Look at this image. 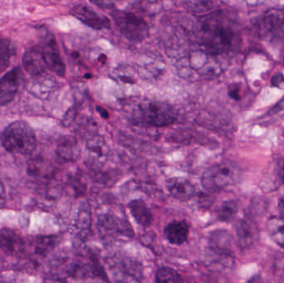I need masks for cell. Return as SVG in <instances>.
Segmentation results:
<instances>
[{
  "label": "cell",
  "mask_w": 284,
  "mask_h": 283,
  "mask_svg": "<svg viewBox=\"0 0 284 283\" xmlns=\"http://www.w3.org/2000/svg\"><path fill=\"white\" fill-rule=\"evenodd\" d=\"M200 23V40L205 53L213 56L225 54L238 44V32L222 13H211Z\"/></svg>",
  "instance_id": "1"
},
{
  "label": "cell",
  "mask_w": 284,
  "mask_h": 283,
  "mask_svg": "<svg viewBox=\"0 0 284 283\" xmlns=\"http://www.w3.org/2000/svg\"><path fill=\"white\" fill-rule=\"evenodd\" d=\"M177 109L162 101H144L137 105L132 114V122L141 127H165L176 122Z\"/></svg>",
  "instance_id": "2"
},
{
  "label": "cell",
  "mask_w": 284,
  "mask_h": 283,
  "mask_svg": "<svg viewBox=\"0 0 284 283\" xmlns=\"http://www.w3.org/2000/svg\"><path fill=\"white\" fill-rule=\"evenodd\" d=\"M0 141L7 151L13 154L29 155L37 145L35 132L29 123L17 121L8 125Z\"/></svg>",
  "instance_id": "3"
},
{
  "label": "cell",
  "mask_w": 284,
  "mask_h": 283,
  "mask_svg": "<svg viewBox=\"0 0 284 283\" xmlns=\"http://www.w3.org/2000/svg\"><path fill=\"white\" fill-rule=\"evenodd\" d=\"M238 169L230 163L222 162L209 167L201 177V184L205 190L214 193L222 190L235 182Z\"/></svg>",
  "instance_id": "4"
},
{
  "label": "cell",
  "mask_w": 284,
  "mask_h": 283,
  "mask_svg": "<svg viewBox=\"0 0 284 283\" xmlns=\"http://www.w3.org/2000/svg\"><path fill=\"white\" fill-rule=\"evenodd\" d=\"M111 16L121 34L129 41L141 42L149 36V26L139 16L120 10L111 12Z\"/></svg>",
  "instance_id": "5"
},
{
  "label": "cell",
  "mask_w": 284,
  "mask_h": 283,
  "mask_svg": "<svg viewBox=\"0 0 284 283\" xmlns=\"http://www.w3.org/2000/svg\"><path fill=\"white\" fill-rule=\"evenodd\" d=\"M258 37L267 42L284 39V8L271 9L265 12L255 23Z\"/></svg>",
  "instance_id": "6"
},
{
  "label": "cell",
  "mask_w": 284,
  "mask_h": 283,
  "mask_svg": "<svg viewBox=\"0 0 284 283\" xmlns=\"http://www.w3.org/2000/svg\"><path fill=\"white\" fill-rule=\"evenodd\" d=\"M42 49L47 68L59 77H63L66 73V66L60 56L59 49L56 39L51 33L45 37Z\"/></svg>",
  "instance_id": "7"
},
{
  "label": "cell",
  "mask_w": 284,
  "mask_h": 283,
  "mask_svg": "<svg viewBox=\"0 0 284 283\" xmlns=\"http://www.w3.org/2000/svg\"><path fill=\"white\" fill-rule=\"evenodd\" d=\"M71 14L83 23L84 25L96 30L110 29L111 21L106 16L100 15L86 5H76L71 9Z\"/></svg>",
  "instance_id": "8"
},
{
  "label": "cell",
  "mask_w": 284,
  "mask_h": 283,
  "mask_svg": "<svg viewBox=\"0 0 284 283\" xmlns=\"http://www.w3.org/2000/svg\"><path fill=\"white\" fill-rule=\"evenodd\" d=\"M26 243L19 233L11 228L0 229V249L5 254L18 257L25 252Z\"/></svg>",
  "instance_id": "9"
},
{
  "label": "cell",
  "mask_w": 284,
  "mask_h": 283,
  "mask_svg": "<svg viewBox=\"0 0 284 283\" xmlns=\"http://www.w3.org/2000/svg\"><path fill=\"white\" fill-rule=\"evenodd\" d=\"M21 70L14 68L0 78V106L13 101L19 88Z\"/></svg>",
  "instance_id": "10"
},
{
  "label": "cell",
  "mask_w": 284,
  "mask_h": 283,
  "mask_svg": "<svg viewBox=\"0 0 284 283\" xmlns=\"http://www.w3.org/2000/svg\"><path fill=\"white\" fill-rule=\"evenodd\" d=\"M165 185L169 193L181 202H187L195 194V187L187 179L173 177L169 179Z\"/></svg>",
  "instance_id": "11"
},
{
  "label": "cell",
  "mask_w": 284,
  "mask_h": 283,
  "mask_svg": "<svg viewBox=\"0 0 284 283\" xmlns=\"http://www.w3.org/2000/svg\"><path fill=\"white\" fill-rule=\"evenodd\" d=\"M23 65L27 73L33 77L45 73L47 66L42 56V49L32 48L27 51L23 57Z\"/></svg>",
  "instance_id": "12"
},
{
  "label": "cell",
  "mask_w": 284,
  "mask_h": 283,
  "mask_svg": "<svg viewBox=\"0 0 284 283\" xmlns=\"http://www.w3.org/2000/svg\"><path fill=\"white\" fill-rule=\"evenodd\" d=\"M164 234L170 244L181 245L188 240L189 224L185 220H174L165 226Z\"/></svg>",
  "instance_id": "13"
},
{
  "label": "cell",
  "mask_w": 284,
  "mask_h": 283,
  "mask_svg": "<svg viewBox=\"0 0 284 283\" xmlns=\"http://www.w3.org/2000/svg\"><path fill=\"white\" fill-rule=\"evenodd\" d=\"M128 208L130 209V214L133 215L135 221L137 222L140 226L147 228L151 225L154 220V216L152 211L144 200H133L128 204Z\"/></svg>",
  "instance_id": "14"
},
{
  "label": "cell",
  "mask_w": 284,
  "mask_h": 283,
  "mask_svg": "<svg viewBox=\"0 0 284 283\" xmlns=\"http://www.w3.org/2000/svg\"><path fill=\"white\" fill-rule=\"evenodd\" d=\"M236 233L238 236V244L242 248H249L254 244L258 231L250 220H240L235 225Z\"/></svg>",
  "instance_id": "15"
},
{
  "label": "cell",
  "mask_w": 284,
  "mask_h": 283,
  "mask_svg": "<svg viewBox=\"0 0 284 283\" xmlns=\"http://www.w3.org/2000/svg\"><path fill=\"white\" fill-rule=\"evenodd\" d=\"M238 203L234 200H227L222 203L216 209V216L222 222H230L238 213Z\"/></svg>",
  "instance_id": "16"
},
{
  "label": "cell",
  "mask_w": 284,
  "mask_h": 283,
  "mask_svg": "<svg viewBox=\"0 0 284 283\" xmlns=\"http://www.w3.org/2000/svg\"><path fill=\"white\" fill-rule=\"evenodd\" d=\"M269 233L276 244L284 249V220L281 217H273L269 222Z\"/></svg>",
  "instance_id": "17"
},
{
  "label": "cell",
  "mask_w": 284,
  "mask_h": 283,
  "mask_svg": "<svg viewBox=\"0 0 284 283\" xmlns=\"http://www.w3.org/2000/svg\"><path fill=\"white\" fill-rule=\"evenodd\" d=\"M77 145L70 138H66L58 144L57 149V155L61 160L64 161H69L73 160L77 156L76 153Z\"/></svg>",
  "instance_id": "18"
},
{
  "label": "cell",
  "mask_w": 284,
  "mask_h": 283,
  "mask_svg": "<svg viewBox=\"0 0 284 283\" xmlns=\"http://www.w3.org/2000/svg\"><path fill=\"white\" fill-rule=\"evenodd\" d=\"M157 282H181L183 281L177 271L169 267H161L157 269L155 276Z\"/></svg>",
  "instance_id": "19"
},
{
  "label": "cell",
  "mask_w": 284,
  "mask_h": 283,
  "mask_svg": "<svg viewBox=\"0 0 284 283\" xmlns=\"http://www.w3.org/2000/svg\"><path fill=\"white\" fill-rule=\"evenodd\" d=\"M11 56V42L6 37L0 36V73L9 68Z\"/></svg>",
  "instance_id": "20"
},
{
  "label": "cell",
  "mask_w": 284,
  "mask_h": 283,
  "mask_svg": "<svg viewBox=\"0 0 284 283\" xmlns=\"http://www.w3.org/2000/svg\"><path fill=\"white\" fill-rule=\"evenodd\" d=\"M57 243V236H40L36 241V252L41 256H45L55 248Z\"/></svg>",
  "instance_id": "21"
},
{
  "label": "cell",
  "mask_w": 284,
  "mask_h": 283,
  "mask_svg": "<svg viewBox=\"0 0 284 283\" xmlns=\"http://www.w3.org/2000/svg\"><path fill=\"white\" fill-rule=\"evenodd\" d=\"M229 97L234 99L235 101H239L242 96H241V88L238 84H234L229 88Z\"/></svg>",
  "instance_id": "22"
},
{
  "label": "cell",
  "mask_w": 284,
  "mask_h": 283,
  "mask_svg": "<svg viewBox=\"0 0 284 283\" xmlns=\"http://www.w3.org/2000/svg\"><path fill=\"white\" fill-rule=\"evenodd\" d=\"M90 1L94 4L96 6L99 7L100 9H114V4L111 0H90Z\"/></svg>",
  "instance_id": "23"
},
{
  "label": "cell",
  "mask_w": 284,
  "mask_h": 283,
  "mask_svg": "<svg viewBox=\"0 0 284 283\" xmlns=\"http://www.w3.org/2000/svg\"><path fill=\"white\" fill-rule=\"evenodd\" d=\"M6 204V190L5 187L0 180V209L5 208Z\"/></svg>",
  "instance_id": "24"
},
{
  "label": "cell",
  "mask_w": 284,
  "mask_h": 283,
  "mask_svg": "<svg viewBox=\"0 0 284 283\" xmlns=\"http://www.w3.org/2000/svg\"><path fill=\"white\" fill-rule=\"evenodd\" d=\"M278 177L284 185V158L279 159L277 163Z\"/></svg>",
  "instance_id": "25"
},
{
  "label": "cell",
  "mask_w": 284,
  "mask_h": 283,
  "mask_svg": "<svg viewBox=\"0 0 284 283\" xmlns=\"http://www.w3.org/2000/svg\"><path fill=\"white\" fill-rule=\"evenodd\" d=\"M282 82H284V78L281 73H278V74L275 75V76L272 78V84H273V86H280V85H281Z\"/></svg>",
  "instance_id": "26"
},
{
  "label": "cell",
  "mask_w": 284,
  "mask_h": 283,
  "mask_svg": "<svg viewBox=\"0 0 284 283\" xmlns=\"http://www.w3.org/2000/svg\"><path fill=\"white\" fill-rule=\"evenodd\" d=\"M284 108V98L279 101V103L277 104L275 106H273V109H271V112L270 113L271 114H274V113H277L278 112L282 110Z\"/></svg>",
  "instance_id": "27"
},
{
  "label": "cell",
  "mask_w": 284,
  "mask_h": 283,
  "mask_svg": "<svg viewBox=\"0 0 284 283\" xmlns=\"http://www.w3.org/2000/svg\"><path fill=\"white\" fill-rule=\"evenodd\" d=\"M278 210H279V217L284 220V197L280 200L278 204Z\"/></svg>",
  "instance_id": "28"
},
{
  "label": "cell",
  "mask_w": 284,
  "mask_h": 283,
  "mask_svg": "<svg viewBox=\"0 0 284 283\" xmlns=\"http://www.w3.org/2000/svg\"><path fill=\"white\" fill-rule=\"evenodd\" d=\"M97 112L101 115V117H103V118L106 119L108 118L109 117V113H108L107 111L105 110L104 108L100 107V106H97Z\"/></svg>",
  "instance_id": "29"
}]
</instances>
